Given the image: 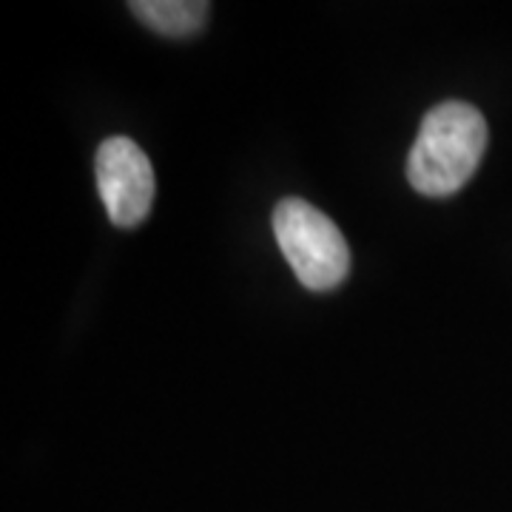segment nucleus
Returning a JSON list of instances; mask_svg holds the SVG:
<instances>
[{"instance_id":"1","label":"nucleus","mask_w":512,"mask_h":512,"mask_svg":"<svg viewBox=\"0 0 512 512\" xmlns=\"http://www.w3.org/2000/svg\"><path fill=\"white\" fill-rule=\"evenodd\" d=\"M487 143L490 128L476 106L439 103L421 120L407 154V180L424 197H450L473 180Z\"/></svg>"},{"instance_id":"2","label":"nucleus","mask_w":512,"mask_h":512,"mask_svg":"<svg viewBox=\"0 0 512 512\" xmlns=\"http://www.w3.org/2000/svg\"><path fill=\"white\" fill-rule=\"evenodd\" d=\"M274 237L308 291H333L350 274V248L339 225L316 205L288 197L274 208Z\"/></svg>"},{"instance_id":"3","label":"nucleus","mask_w":512,"mask_h":512,"mask_svg":"<svg viewBox=\"0 0 512 512\" xmlns=\"http://www.w3.org/2000/svg\"><path fill=\"white\" fill-rule=\"evenodd\" d=\"M97 191L106 202L109 220L117 228H134L146 220L154 205V168L146 151L128 137H109L94 160Z\"/></svg>"},{"instance_id":"4","label":"nucleus","mask_w":512,"mask_h":512,"mask_svg":"<svg viewBox=\"0 0 512 512\" xmlns=\"http://www.w3.org/2000/svg\"><path fill=\"white\" fill-rule=\"evenodd\" d=\"M128 9L165 37L197 35L211 12L205 0H131Z\"/></svg>"}]
</instances>
